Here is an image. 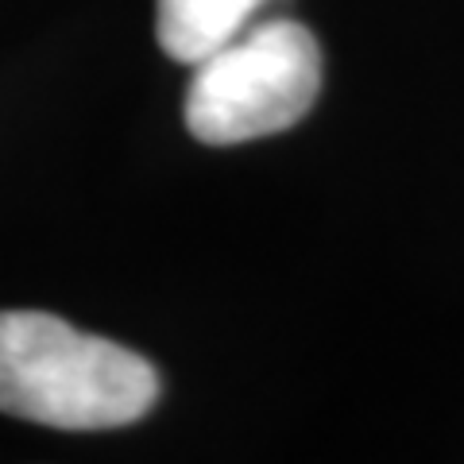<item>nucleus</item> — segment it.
Here are the masks:
<instances>
[{
    "mask_svg": "<svg viewBox=\"0 0 464 464\" xmlns=\"http://www.w3.org/2000/svg\"><path fill=\"white\" fill-rule=\"evenodd\" d=\"M159 375L132 348L39 310H0V411L54 430L132 426Z\"/></svg>",
    "mask_w": 464,
    "mask_h": 464,
    "instance_id": "f257e3e1",
    "label": "nucleus"
},
{
    "mask_svg": "<svg viewBox=\"0 0 464 464\" xmlns=\"http://www.w3.org/2000/svg\"><path fill=\"white\" fill-rule=\"evenodd\" d=\"M322 90V47L298 20L248 24L194 63L186 128L213 148L295 128Z\"/></svg>",
    "mask_w": 464,
    "mask_h": 464,
    "instance_id": "f03ea898",
    "label": "nucleus"
},
{
    "mask_svg": "<svg viewBox=\"0 0 464 464\" xmlns=\"http://www.w3.org/2000/svg\"><path fill=\"white\" fill-rule=\"evenodd\" d=\"M267 0H155V35L174 63L194 66L256 24Z\"/></svg>",
    "mask_w": 464,
    "mask_h": 464,
    "instance_id": "7ed1b4c3",
    "label": "nucleus"
}]
</instances>
